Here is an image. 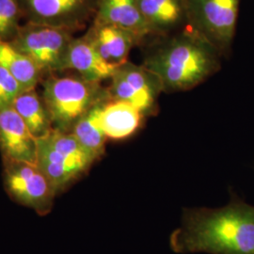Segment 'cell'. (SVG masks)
<instances>
[{"mask_svg":"<svg viewBox=\"0 0 254 254\" xmlns=\"http://www.w3.org/2000/svg\"><path fill=\"white\" fill-rule=\"evenodd\" d=\"M73 40L69 28L29 22L19 28L9 43L27 56L41 72H52L65 69Z\"/></svg>","mask_w":254,"mask_h":254,"instance_id":"5b68a950","label":"cell"},{"mask_svg":"<svg viewBox=\"0 0 254 254\" xmlns=\"http://www.w3.org/2000/svg\"><path fill=\"white\" fill-rule=\"evenodd\" d=\"M12 107L37 139L45 137L53 130V125L45 102L39 96L35 89L22 91L13 102Z\"/></svg>","mask_w":254,"mask_h":254,"instance_id":"2e32d148","label":"cell"},{"mask_svg":"<svg viewBox=\"0 0 254 254\" xmlns=\"http://www.w3.org/2000/svg\"><path fill=\"white\" fill-rule=\"evenodd\" d=\"M111 99L96 82L75 76L50 77L44 84L43 100L53 128L71 132L74 125L96 105Z\"/></svg>","mask_w":254,"mask_h":254,"instance_id":"3957f363","label":"cell"},{"mask_svg":"<svg viewBox=\"0 0 254 254\" xmlns=\"http://www.w3.org/2000/svg\"><path fill=\"white\" fill-rule=\"evenodd\" d=\"M30 22L71 28L86 17L91 0H23Z\"/></svg>","mask_w":254,"mask_h":254,"instance_id":"30bf717a","label":"cell"},{"mask_svg":"<svg viewBox=\"0 0 254 254\" xmlns=\"http://www.w3.org/2000/svg\"><path fill=\"white\" fill-rule=\"evenodd\" d=\"M65 69H73L82 78L99 82L111 78L118 67L107 63L86 36L73 40L66 59Z\"/></svg>","mask_w":254,"mask_h":254,"instance_id":"7c38bea8","label":"cell"},{"mask_svg":"<svg viewBox=\"0 0 254 254\" xmlns=\"http://www.w3.org/2000/svg\"><path fill=\"white\" fill-rule=\"evenodd\" d=\"M20 1L0 0V39L7 41L18 30Z\"/></svg>","mask_w":254,"mask_h":254,"instance_id":"d6986e66","label":"cell"},{"mask_svg":"<svg viewBox=\"0 0 254 254\" xmlns=\"http://www.w3.org/2000/svg\"><path fill=\"white\" fill-rule=\"evenodd\" d=\"M22 91L24 90L19 82L0 65V109L12 107Z\"/></svg>","mask_w":254,"mask_h":254,"instance_id":"ffe728a7","label":"cell"},{"mask_svg":"<svg viewBox=\"0 0 254 254\" xmlns=\"http://www.w3.org/2000/svg\"><path fill=\"white\" fill-rule=\"evenodd\" d=\"M0 150L4 161L37 165L38 139L13 107L0 109Z\"/></svg>","mask_w":254,"mask_h":254,"instance_id":"9c48e42d","label":"cell"},{"mask_svg":"<svg viewBox=\"0 0 254 254\" xmlns=\"http://www.w3.org/2000/svg\"><path fill=\"white\" fill-rule=\"evenodd\" d=\"M109 92L111 99L125 101L143 114L151 112L162 87L154 74L144 67L126 63L111 77Z\"/></svg>","mask_w":254,"mask_h":254,"instance_id":"ba28073f","label":"cell"},{"mask_svg":"<svg viewBox=\"0 0 254 254\" xmlns=\"http://www.w3.org/2000/svg\"><path fill=\"white\" fill-rule=\"evenodd\" d=\"M4 181L9 195L19 203L46 213L57 195L36 164L4 161Z\"/></svg>","mask_w":254,"mask_h":254,"instance_id":"8992f818","label":"cell"},{"mask_svg":"<svg viewBox=\"0 0 254 254\" xmlns=\"http://www.w3.org/2000/svg\"><path fill=\"white\" fill-rule=\"evenodd\" d=\"M159 80L162 91H188L218 67L215 46L200 34H181L151 55L143 66Z\"/></svg>","mask_w":254,"mask_h":254,"instance_id":"7a4b0ae2","label":"cell"},{"mask_svg":"<svg viewBox=\"0 0 254 254\" xmlns=\"http://www.w3.org/2000/svg\"><path fill=\"white\" fill-rule=\"evenodd\" d=\"M85 36L107 63L116 67L127 63L129 52L138 40L127 29L98 21Z\"/></svg>","mask_w":254,"mask_h":254,"instance_id":"8fae6325","label":"cell"},{"mask_svg":"<svg viewBox=\"0 0 254 254\" xmlns=\"http://www.w3.org/2000/svg\"><path fill=\"white\" fill-rule=\"evenodd\" d=\"M96 21L122 27L138 39L152 32L135 0H98Z\"/></svg>","mask_w":254,"mask_h":254,"instance_id":"5bb4252c","label":"cell"},{"mask_svg":"<svg viewBox=\"0 0 254 254\" xmlns=\"http://www.w3.org/2000/svg\"><path fill=\"white\" fill-rule=\"evenodd\" d=\"M170 246L175 254H254V206L234 199L221 208L187 209Z\"/></svg>","mask_w":254,"mask_h":254,"instance_id":"6da1fadb","label":"cell"},{"mask_svg":"<svg viewBox=\"0 0 254 254\" xmlns=\"http://www.w3.org/2000/svg\"><path fill=\"white\" fill-rule=\"evenodd\" d=\"M0 65L21 85L24 91L35 89L42 72L35 64L8 41L0 39Z\"/></svg>","mask_w":254,"mask_h":254,"instance_id":"e0dca14e","label":"cell"},{"mask_svg":"<svg viewBox=\"0 0 254 254\" xmlns=\"http://www.w3.org/2000/svg\"><path fill=\"white\" fill-rule=\"evenodd\" d=\"M143 113L125 101L109 99L101 109L100 125L108 138L121 140L132 136L139 128Z\"/></svg>","mask_w":254,"mask_h":254,"instance_id":"4fadbf2b","label":"cell"},{"mask_svg":"<svg viewBox=\"0 0 254 254\" xmlns=\"http://www.w3.org/2000/svg\"><path fill=\"white\" fill-rule=\"evenodd\" d=\"M152 32H167L189 16L188 0H135Z\"/></svg>","mask_w":254,"mask_h":254,"instance_id":"9a60e30c","label":"cell"},{"mask_svg":"<svg viewBox=\"0 0 254 254\" xmlns=\"http://www.w3.org/2000/svg\"><path fill=\"white\" fill-rule=\"evenodd\" d=\"M239 1L188 0L189 17L213 46H227L235 35Z\"/></svg>","mask_w":254,"mask_h":254,"instance_id":"52a82bcc","label":"cell"},{"mask_svg":"<svg viewBox=\"0 0 254 254\" xmlns=\"http://www.w3.org/2000/svg\"><path fill=\"white\" fill-rule=\"evenodd\" d=\"M95 160L72 133L54 129L38 139L37 165L56 193L85 173Z\"/></svg>","mask_w":254,"mask_h":254,"instance_id":"277c9868","label":"cell"},{"mask_svg":"<svg viewBox=\"0 0 254 254\" xmlns=\"http://www.w3.org/2000/svg\"><path fill=\"white\" fill-rule=\"evenodd\" d=\"M106 102L96 105L88 111L70 132L94 160L99 159L105 153V144L108 139L99 121L101 109Z\"/></svg>","mask_w":254,"mask_h":254,"instance_id":"ac0fdd59","label":"cell"}]
</instances>
